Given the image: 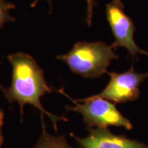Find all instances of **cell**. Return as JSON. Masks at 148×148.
<instances>
[{
  "label": "cell",
  "mask_w": 148,
  "mask_h": 148,
  "mask_svg": "<svg viewBox=\"0 0 148 148\" xmlns=\"http://www.w3.org/2000/svg\"><path fill=\"white\" fill-rule=\"evenodd\" d=\"M12 66V82L8 88L0 84V89L9 103L16 101L19 104L21 115L23 116V106L30 104L38 108L42 114L50 118L53 127L57 130V121H67L64 116L51 114L45 110L40 102V97L46 92H51L53 89L46 82L43 71L33 57L27 53L17 52L8 56Z\"/></svg>",
  "instance_id": "1"
},
{
  "label": "cell",
  "mask_w": 148,
  "mask_h": 148,
  "mask_svg": "<svg viewBox=\"0 0 148 148\" xmlns=\"http://www.w3.org/2000/svg\"><path fill=\"white\" fill-rule=\"evenodd\" d=\"M113 49L102 41L77 42L71 51L56 58L66 62L74 73L94 78L108 73L111 61L119 58Z\"/></svg>",
  "instance_id": "2"
},
{
  "label": "cell",
  "mask_w": 148,
  "mask_h": 148,
  "mask_svg": "<svg viewBox=\"0 0 148 148\" xmlns=\"http://www.w3.org/2000/svg\"><path fill=\"white\" fill-rule=\"evenodd\" d=\"M59 91L75 104V106H67L66 109L80 113L83 116V121L88 126H116L123 127L129 130L132 129V123L118 110L115 103L95 95L73 100L62 90Z\"/></svg>",
  "instance_id": "3"
},
{
  "label": "cell",
  "mask_w": 148,
  "mask_h": 148,
  "mask_svg": "<svg viewBox=\"0 0 148 148\" xmlns=\"http://www.w3.org/2000/svg\"><path fill=\"white\" fill-rule=\"evenodd\" d=\"M106 14L108 22L115 40L112 45V49L123 47L127 49L132 59L138 53L148 56V52L140 49L134 40L136 30L132 19L124 11V5L121 0H112L107 3Z\"/></svg>",
  "instance_id": "4"
},
{
  "label": "cell",
  "mask_w": 148,
  "mask_h": 148,
  "mask_svg": "<svg viewBox=\"0 0 148 148\" xmlns=\"http://www.w3.org/2000/svg\"><path fill=\"white\" fill-rule=\"evenodd\" d=\"M110 79L106 88L100 93L95 95L114 103H125L139 97V86L148 77V72L138 73L134 67L123 73L108 72Z\"/></svg>",
  "instance_id": "5"
},
{
  "label": "cell",
  "mask_w": 148,
  "mask_h": 148,
  "mask_svg": "<svg viewBox=\"0 0 148 148\" xmlns=\"http://www.w3.org/2000/svg\"><path fill=\"white\" fill-rule=\"evenodd\" d=\"M82 148H148L145 144L130 139L125 136L112 134L107 127H97L89 130L85 138L73 135Z\"/></svg>",
  "instance_id": "6"
},
{
  "label": "cell",
  "mask_w": 148,
  "mask_h": 148,
  "mask_svg": "<svg viewBox=\"0 0 148 148\" xmlns=\"http://www.w3.org/2000/svg\"><path fill=\"white\" fill-rule=\"evenodd\" d=\"M42 134L33 148H71L63 136H51L46 132L45 124H42Z\"/></svg>",
  "instance_id": "7"
},
{
  "label": "cell",
  "mask_w": 148,
  "mask_h": 148,
  "mask_svg": "<svg viewBox=\"0 0 148 148\" xmlns=\"http://www.w3.org/2000/svg\"><path fill=\"white\" fill-rule=\"evenodd\" d=\"M14 3L8 2L5 0H0V27L8 22L15 21V18L10 15V11L15 8Z\"/></svg>",
  "instance_id": "8"
},
{
  "label": "cell",
  "mask_w": 148,
  "mask_h": 148,
  "mask_svg": "<svg viewBox=\"0 0 148 148\" xmlns=\"http://www.w3.org/2000/svg\"><path fill=\"white\" fill-rule=\"evenodd\" d=\"M42 1V0H34L33 1L31 6L34 7L36 5V3L38 1ZM47 1L49 5H50V13L52 10V7H51V3H52L53 0H45ZM86 3H87V10H86V21L87 23L88 26H90L92 25V14H93V8L95 5H97V2L95 0H86Z\"/></svg>",
  "instance_id": "9"
},
{
  "label": "cell",
  "mask_w": 148,
  "mask_h": 148,
  "mask_svg": "<svg viewBox=\"0 0 148 148\" xmlns=\"http://www.w3.org/2000/svg\"><path fill=\"white\" fill-rule=\"evenodd\" d=\"M3 117H4V114H3V111L0 108V127H1V125L3 123Z\"/></svg>",
  "instance_id": "10"
},
{
  "label": "cell",
  "mask_w": 148,
  "mask_h": 148,
  "mask_svg": "<svg viewBox=\"0 0 148 148\" xmlns=\"http://www.w3.org/2000/svg\"><path fill=\"white\" fill-rule=\"evenodd\" d=\"M0 128H1V127H0ZM2 142H3V137L1 133V130H0V147H1V143H2Z\"/></svg>",
  "instance_id": "11"
}]
</instances>
